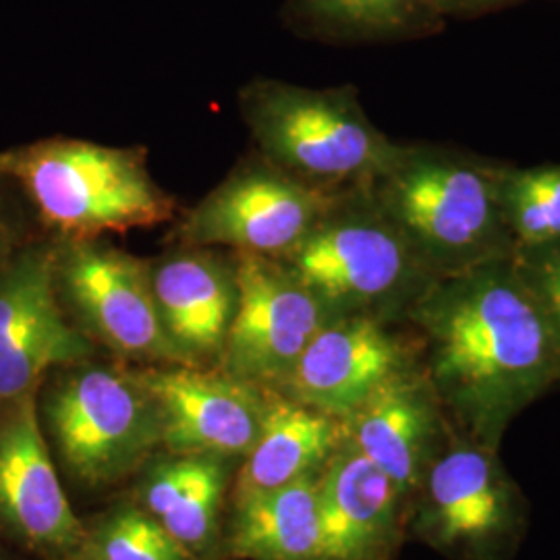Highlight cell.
I'll return each instance as SVG.
<instances>
[{
	"instance_id": "obj_15",
	"label": "cell",
	"mask_w": 560,
	"mask_h": 560,
	"mask_svg": "<svg viewBox=\"0 0 560 560\" xmlns=\"http://www.w3.org/2000/svg\"><path fill=\"white\" fill-rule=\"evenodd\" d=\"M162 326L185 361L221 353L237 305V261L185 247L152 266Z\"/></svg>"
},
{
	"instance_id": "obj_23",
	"label": "cell",
	"mask_w": 560,
	"mask_h": 560,
	"mask_svg": "<svg viewBox=\"0 0 560 560\" xmlns=\"http://www.w3.org/2000/svg\"><path fill=\"white\" fill-rule=\"evenodd\" d=\"M303 13L342 34H395L441 15L436 0H303Z\"/></svg>"
},
{
	"instance_id": "obj_7",
	"label": "cell",
	"mask_w": 560,
	"mask_h": 560,
	"mask_svg": "<svg viewBox=\"0 0 560 560\" xmlns=\"http://www.w3.org/2000/svg\"><path fill=\"white\" fill-rule=\"evenodd\" d=\"M347 194L324 191L270 162L243 166L179 222L183 247H229L282 258L320 224Z\"/></svg>"
},
{
	"instance_id": "obj_5",
	"label": "cell",
	"mask_w": 560,
	"mask_h": 560,
	"mask_svg": "<svg viewBox=\"0 0 560 560\" xmlns=\"http://www.w3.org/2000/svg\"><path fill=\"white\" fill-rule=\"evenodd\" d=\"M48 444L85 486L133 474L162 444L159 407L138 372L83 360L52 370L38 393Z\"/></svg>"
},
{
	"instance_id": "obj_21",
	"label": "cell",
	"mask_w": 560,
	"mask_h": 560,
	"mask_svg": "<svg viewBox=\"0 0 560 560\" xmlns=\"http://www.w3.org/2000/svg\"><path fill=\"white\" fill-rule=\"evenodd\" d=\"M501 198L515 247L560 240V164L504 166Z\"/></svg>"
},
{
	"instance_id": "obj_4",
	"label": "cell",
	"mask_w": 560,
	"mask_h": 560,
	"mask_svg": "<svg viewBox=\"0 0 560 560\" xmlns=\"http://www.w3.org/2000/svg\"><path fill=\"white\" fill-rule=\"evenodd\" d=\"M241 108L266 162L324 191L370 187L405 148L368 119L351 88L256 81L243 90Z\"/></svg>"
},
{
	"instance_id": "obj_6",
	"label": "cell",
	"mask_w": 560,
	"mask_h": 560,
	"mask_svg": "<svg viewBox=\"0 0 560 560\" xmlns=\"http://www.w3.org/2000/svg\"><path fill=\"white\" fill-rule=\"evenodd\" d=\"M282 261L335 314L384 301L411 303L434 282L413 245L365 189L347 194Z\"/></svg>"
},
{
	"instance_id": "obj_27",
	"label": "cell",
	"mask_w": 560,
	"mask_h": 560,
	"mask_svg": "<svg viewBox=\"0 0 560 560\" xmlns=\"http://www.w3.org/2000/svg\"><path fill=\"white\" fill-rule=\"evenodd\" d=\"M0 560H15L13 557H9V555H4V552H0Z\"/></svg>"
},
{
	"instance_id": "obj_12",
	"label": "cell",
	"mask_w": 560,
	"mask_h": 560,
	"mask_svg": "<svg viewBox=\"0 0 560 560\" xmlns=\"http://www.w3.org/2000/svg\"><path fill=\"white\" fill-rule=\"evenodd\" d=\"M159 407L162 444L173 455H247L258 441L266 399L256 384L191 368L141 370Z\"/></svg>"
},
{
	"instance_id": "obj_8",
	"label": "cell",
	"mask_w": 560,
	"mask_h": 560,
	"mask_svg": "<svg viewBox=\"0 0 560 560\" xmlns=\"http://www.w3.org/2000/svg\"><path fill=\"white\" fill-rule=\"evenodd\" d=\"M55 243L59 298L85 337L127 358L187 363L162 326L150 261L101 240Z\"/></svg>"
},
{
	"instance_id": "obj_22",
	"label": "cell",
	"mask_w": 560,
	"mask_h": 560,
	"mask_svg": "<svg viewBox=\"0 0 560 560\" xmlns=\"http://www.w3.org/2000/svg\"><path fill=\"white\" fill-rule=\"evenodd\" d=\"M78 560H191V552L148 511L127 506L88 529Z\"/></svg>"
},
{
	"instance_id": "obj_14",
	"label": "cell",
	"mask_w": 560,
	"mask_h": 560,
	"mask_svg": "<svg viewBox=\"0 0 560 560\" xmlns=\"http://www.w3.org/2000/svg\"><path fill=\"white\" fill-rule=\"evenodd\" d=\"M421 534L442 548L478 552L513 525L511 483L490 446L459 444L425 469Z\"/></svg>"
},
{
	"instance_id": "obj_20",
	"label": "cell",
	"mask_w": 560,
	"mask_h": 560,
	"mask_svg": "<svg viewBox=\"0 0 560 560\" xmlns=\"http://www.w3.org/2000/svg\"><path fill=\"white\" fill-rule=\"evenodd\" d=\"M226 467L214 455H175L152 469L143 488L145 511L191 555L217 534Z\"/></svg>"
},
{
	"instance_id": "obj_18",
	"label": "cell",
	"mask_w": 560,
	"mask_h": 560,
	"mask_svg": "<svg viewBox=\"0 0 560 560\" xmlns=\"http://www.w3.org/2000/svg\"><path fill=\"white\" fill-rule=\"evenodd\" d=\"M340 421L291 397L266 399L260 436L237 481V501L316 474L345 441Z\"/></svg>"
},
{
	"instance_id": "obj_1",
	"label": "cell",
	"mask_w": 560,
	"mask_h": 560,
	"mask_svg": "<svg viewBox=\"0 0 560 560\" xmlns=\"http://www.w3.org/2000/svg\"><path fill=\"white\" fill-rule=\"evenodd\" d=\"M430 384L483 446L560 381V332L511 256L436 279L409 305Z\"/></svg>"
},
{
	"instance_id": "obj_24",
	"label": "cell",
	"mask_w": 560,
	"mask_h": 560,
	"mask_svg": "<svg viewBox=\"0 0 560 560\" xmlns=\"http://www.w3.org/2000/svg\"><path fill=\"white\" fill-rule=\"evenodd\" d=\"M511 261L560 332V240L515 247Z\"/></svg>"
},
{
	"instance_id": "obj_10",
	"label": "cell",
	"mask_w": 560,
	"mask_h": 560,
	"mask_svg": "<svg viewBox=\"0 0 560 560\" xmlns=\"http://www.w3.org/2000/svg\"><path fill=\"white\" fill-rule=\"evenodd\" d=\"M237 305L221 349L224 374L282 382L314 335L335 314L282 261L237 256Z\"/></svg>"
},
{
	"instance_id": "obj_26",
	"label": "cell",
	"mask_w": 560,
	"mask_h": 560,
	"mask_svg": "<svg viewBox=\"0 0 560 560\" xmlns=\"http://www.w3.org/2000/svg\"><path fill=\"white\" fill-rule=\"evenodd\" d=\"M441 11H478L483 7H497L506 0H436Z\"/></svg>"
},
{
	"instance_id": "obj_13",
	"label": "cell",
	"mask_w": 560,
	"mask_h": 560,
	"mask_svg": "<svg viewBox=\"0 0 560 560\" xmlns=\"http://www.w3.org/2000/svg\"><path fill=\"white\" fill-rule=\"evenodd\" d=\"M405 368L399 340L368 314H342L322 326L282 381L291 399L347 420Z\"/></svg>"
},
{
	"instance_id": "obj_9",
	"label": "cell",
	"mask_w": 560,
	"mask_h": 560,
	"mask_svg": "<svg viewBox=\"0 0 560 560\" xmlns=\"http://www.w3.org/2000/svg\"><path fill=\"white\" fill-rule=\"evenodd\" d=\"M90 355V337L62 310L57 243L27 241L0 268V409L38 393L52 370Z\"/></svg>"
},
{
	"instance_id": "obj_17",
	"label": "cell",
	"mask_w": 560,
	"mask_h": 560,
	"mask_svg": "<svg viewBox=\"0 0 560 560\" xmlns=\"http://www.w3.org/2000/svg\"><path fill=\"white\" fill-rule=\"evenodd\" d=\"M430 381L402 370L345 421V441L409 494L425 476L439 413Z\"/></svg>"
},
{
	"instance_id": "obj_11",
	"label": "cell",
	"mask_w": 560,
	"mask_h": 560,
	"mask_svg": "<svg viewBox=\"0 0 560 560\" xmlns=\"http://www.w3.org/2000/svg\"><path fill=\"white\" fill-rule=\"evenodd\" d=\"M38 393L0 409V532L42 559L78 560L88 527L60 483Z\"/></svg>"
},
{
	"instance_id": "obj_25",
	"label": "cell",
	"mask_w": 560,
	"mask_h": 560,
	"mask_svg": "<svg viewBox=\"0 0 560 560\" xmlns=\"http://www.w3.org/2000/svg\"><path fill=\"white\" fill-rule=\"evenodd\" d=\"M25 243V229L18 212L0 194V268L11 260Z\"/></svg>"
},
{
	"instance_id": "obj_3",
	"label": "cell",
	"mask_w": 560,
	"mask_h": 560,
	"mask_svg": "<svg viewBox=\"0 0 560 560\" xmlns=\"http://www.w3.org/2000/svg\"><path fill=\"white\" fill-rule=\"evenodd\" d=\"M0 180L30 198L55 241L102 240L171 221L175 200L152 179L140 148L34 141L0 152Z\"/></svg>"
},
{
	"instance_id": "obj_19",
	"label": "cell",
	"mask_w": 560,
	"mask_h": 560,
	"mask_svg": "<svg viewBox=\"0 0 560 560\" xmlns=\"http://www.w3.org/2000/svg\"><path fill=\"white\" fill-rule=\"evenodd\" d=\"M231 552L247 560H322L316 474L237 501Z\"/></svg>"
},
{
	"instance_id": "obj_16",
	"label": "cell",
	"mask_w": 560,
	"mask_h": 560,
	"mask_svg": "<svg viewBox=\"0 0 560 560\" xmlns=\"http://www.w3.org/2000/svg\"><path fill=\"white\" fill-rule=\"evenodd\" d=\"M405 494L345 442L320 476L322 560H376L397 532Z\"/></svg>"
},
{
	"instance_id": "obj_2",
	"label": "cell",
	"mask_w": 560,
	"mask_h": 560,
	"mask_svg": "<svg viewBox=\"0 0 560 560\" xmlns=\"http://www.w3.org/2000/svg\"><path fill=\"white\" fill-rule=\"evenodd\" d=\"M502 168L444 148L405 145L365 191L413 245L434 279L509 258Z\"/></svg>"
}]
</instances>
